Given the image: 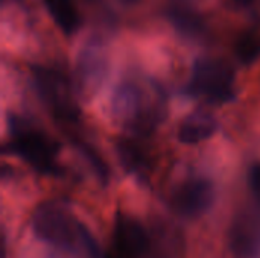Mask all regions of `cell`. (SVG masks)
Instances as JSON below:
<instances>
[{
  "label": "cell",
  "mask_w": 260,
  "mask_h": 258,
  "mask_svg": "<svg viewBox=\"0 0 260 258\" xmlns=\"http://www.w3.org/2000/svg\"><path fill=\"white\" fill-rule=\"evenodd\" d=\"M111 111L125 131L148 135L166 116V97L155 84L126 81L114 91Z\"/></svg>",
  "instance_id": "6da1fadb"
},
{
  "label": "cell",
  "mask_w": 260,
  "mask_h": 258,
  "mask_svg": "<svg viewBox=\"0 0 260 258\" xmlns=\"http://www.w3.org/2000/svg\"><path fill=\"white\" fill-rule=\"evenodd\" d=\"M32 230L37 239L53 248L82 252L88 258L99 257V248L91 233L61 201H47L38 205L32 216Z\"/></svg>",
  "instance_id": "7a4b0ae2"
},
{
  "label": "cell",
  "mask_w": 260,
  "mask_h": 258,
  "mask_svg": "<svg viewBox=\"0 0 260 258\" xmlns=\"http://www.w3.org/2000/svg\"><path fill=\"white\" fill-rule=\"evenodd\" d=\"M8 129L9 141L5 144L3 152L21 158L38 173L52 176L61 173V167L56 161L59 144L49 134L27 119L15 114L8 117Z\"/></svg>",
  "instance_id": "3957f363"
},
{
  "label": "cell",
  "mask_w": 260,
  "mask_h": 258,
  "mask_svg": "<svg viewBox=\"0 0 260 258\" xmlns=\"http://www.w3.org/2000/svg\"><path fill=\"white\" fill-rule=\"evenodd\" d=\"M187 93L215 105L229 103L236 97L235 71L222 59L200 58L193 64Z\"/></svg>",
  "instance_id": "277c9868"
},
{
  "label": "cell",
  "mask_w": 260,
  "mask_h": 258,
  "mask_svg": "<svg viewBox=\"0 0 260 258\" xmlns=\"http://www.w3.org/2000/svg\"><path fill=\"white\" fill-rule=\"evenodd\" d=\"M32 79L41 102L56 120L62 123H76L79 120L81 109L72 85L61 73L46 67H34Z\"/></svg>",
  "instance_id": "5b68a950"
},
{
  "label": "cell",
  "mask_w": 260,
  "mask_h": 258,
  "mask_svg": "<svg viewBox=\"0 0 260 258\" xmlns=\"http://www.w3.org/2000/svg\"><path fill=\"white\" fill-rule=\"evenodd\" d=\"M149 248L151 240L146 230L136 219L119 211L111 248L104 258H145Z\"/></svg>",
  "instance_id": "8992f818"
},
{
  "label": "cell",
  "mask_w": 260,
  "mask_h": 258,
  "mask_svg": "<svg viewBox=\"0 0 260 258\" xmlns=\"http://www.w3.org/2000/svg\"><path fill=\"white\" fill-rule=\"evenodd\" d=\"M215 187L209 179L192 178L181 182L171 196L174 211L183 217L195 219L206 214L215 202Z\"/></svg>",
  "instance_id": "52a82bcc"
},
{
  "label": "cell",
  "mask_w": 260,
  "mask_h": 258,
  "mask_svg": "<svg viewBox=\"0 0 260 258\" xmlns=\"http://www.w3.org/2000/svg\"><path fill=\"white\" fill-rule=\"evenodd\" d=\"M230 243L236 258H260V214L245 213L236 219Z\"/></svg>",
  "instance_id": "ba28073f"
},
{
  "label": "cell",
  "mask_w": 260,
  "mask_h": 258,
  "mask_svg": "<svg viewBox=\"0 0 260 258\" xmlns=\"http://www.w3.org/2000/svg\"><path fill=\"white\" fill-rule=\"evenodd\" d=\"M107 70L105 53L102 46L96 43H88L78 62V84L82 94H91L102 82Z\"/></svg>",
  "instance_id": "9c48e42d"
},
{
  "label": "cell",
  "mask_w": 260,
  "mask_h": 258,
  "mask_svg": "<svg viewBox=\"0 0 260 258\" xmlns=\"http://www.w3.org/2000/svg\"><path fill=\"white\" fill-rule=\"evenodd\" d=\"M116 152L120 164L131 176H134L140 184L149 182V160L136 141L129 138H119L116 141Z\"/></svg>",
  "instance_id": "30bf717a"
},
{
  "label": "cell",
  "mask_w": 260,
  "mask_h": 258,
  "mask_svg": "<svg viewBox=\"0 0 260 258\" xmlns=\"http://www.w3.org/2000/svg\"><path fill=\"white\" fill-rule=\"evenodd\" d=\"M218 129L216 119L203 109L187 116L178 128V140L184 144H198L210 138Z\"/></svg>",
  "instance_id": "8fae6325"
},
{
  "label": "cell",
  "mask_w": 260,
  "mask_h": 258,
  "mask_svg": "<svg viewBox=\"0 0 260 258\" xmlns=\"http://www.w3.org/2000/svg\"><path fill=\"white\" fill-rule=\"evenodd\" d=\"M169 21L189 38H200L206 33V24L203 18L184 5H174L169 9Z\"/></svg>",
  "instance_id": "7c38bea8"
},
{
  "label": "cell",
  "mask_w": 260,
  "mask_h": 258,
  "mask_svg": "<svg viewBox=\"0 0 260 258\" xmlns=\"http://www.w3.org/2000/svg\"><path fill=\"white\" fill-rule=\"evenodd\" d=\"M55 24L66 33H75L81 26V17L70 0H43Z\"/></svg>",
  "instance_id": "4fadbf2b"
},
{
  "label": "cell",
  "mask_w": 260,
  "mask_h": 258,
  "mask_svg": "<svg viewBox=\"0 0 260 258\" xmlns=\"http://www.w3.org/2000/svg\"><path fill=\"white\" fill-rule=\"evenodd\" d=\"M72 143L75 144L76 151L88 161V164L91 166L93 172L96 173L98 179L105 186L110 179V172H108V166L107 163L104 161V158L99 155V152L90 144L87 143L85 140H81V138H72Z\"/></svg>",
  "instance_id": "5bb4252c"
},
{
  "label": "cell",
  "mask_w": 260,
  "mask_h": 258,
  "mask_svg": "<svg viewBox=\"0 0 260 258\" xmlns=\"http://www.w3.org/2000/svg\"><path fill=\"white\" fill-rule=\"evenodd\" d=\"M236 55L244 64L254 62L260 55V41L251 33H244L236 43Z\"/></svg>",
  "instance_id": "9a60e30c"
},
{
  "label": "cell",
  "mask_w": 260,
  "mask_h": 258,
  "mask_svg": "<svg viewBox=\"0 0 260 258\" xmlns=\"http://www.w3.org/2000/svg\"><path fill=\"white\" fill-rule=\"evenodd\" d=\"M248 182H250V187H251L253 193L256 195V198L260 199V163L251 167L250 175H248Z\"/></svg>",
  "instance_id": "2e32d148"
},
{
  "label": "cell",
  "mask_w": 260,
  "mask_h": 258,
  "mask_svg": "<svg viewBox=\"0 0 260 258\" xmlns=\"http://www.w3.org/2000/svg\"><path fill=\"white\" fill-rule=\"evenodd\" d=\"M235 2H238L239 5H250V3H254L256 0H235Z\"/></svg>",
  "instance_id": "e0dca14e"
},
{
  "label": "cell",
  "mask_w": 260,
  "mask_h": 258,
  "mask_svg": "<svg viewBox=\"0 0 260 258\" xmlns=\"http://www.w3.org/2000/svg\"><path fill=\"white\" fill-rule=\"evenodd\" d=\"M119 2H122L125 5H134V3H139L140 0H119Z\"/></svg>",
  "instance_id": "ac0fdd59"
}]
</instances>
